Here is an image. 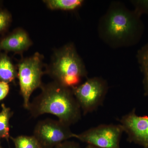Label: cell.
Returning a JSON list of instances; mask_svg holds the SVG:
<instances>
[{
  "label": "cell",
  "instance_id": "cell-5",
  "mask_svg": "<svg viewBox=\"0 0 148 148\" xmlns=\"http://www.w3.org/2000/svg\"><path fill=\"white\" fill-rule=\"evenodd\" d=\"M108 89V83L100 77L87 78L72 90L84 115L92 112L102 105Z\"/></svg>",
  "mask_w": 148,
  "mask_h": 148
},
{
  "label": "cell",
  "instance_id": "cell-14",
  "mask_svg": "<svg viewBox=\"0 0 148 148\" xmlns=\"http://www.w3.org/2000/svg\"><path fill=\"white\" fill-rule=\"evenodd\" d=\"M11 139L14 143L15 148H42L34 135H20Z\"/></svg>",
  "mask_w": 148,
  "mask_h": 148
},
{
  "label": "cell",
  "instance_id": "cell-13",
  "mask_svg": "<svg viewBox=\"0 0 148 148\" xmlns=\"http://www.w3.org/2000/svg\"><path fill=\"white\" fill-rule=\"evenodd\" d=\"M11 116L10 108L4 104L1 105L0 112V138L8 140L10 136L9 120Z\"/></svg>",
  "mask_w": 148,
  "mask_h": 148
},
{
  "label": "cell",
  "instance_id": "cell-12",
  "mask_svg": "<svg viewBox=\"0 0 148 148\" xmlns=\"http://www.w3.org/2000/svg\"><path fill=\"white\" fill-rule=\"evenodd\" d=\"M138 61L144 75V88L146 95H148V44L138 51Z\"/></svg>",
  "mask_w": 148,
  "mask_h": 148
},
{
  "label": "cell",
  "instance_id": "cell-16",
  "mask_svg": "<svg viewBox=\"0 0 148 148\" xmlns=\"http://www.w3.org/2000/svg\"><path fill=\"white\" fill-rule=\"evenodd\" d=\"M131 3L135 7V11L140 15L143 13L148 14V0L132 1Z\"/></svg>",
  "mask_w": 148,
  "mask_h": 148
},
{
  "label": "cell",
  "instance_id": "cell-8",
  "mask_svg": "<svg viewBox=\"0 0 148 148\" xmlns=\"http://www.w3.org/2000/svg\"><path fill=\"white\" fill-rule=\"evenodd\" d=\"M119 124L130 143L148 148V116H139L135 109L119 119Z\"/></svg>",
  "mask_w": 148,
  "mask_h": 148
},
{
  "label": "cell",
  "instance_id": "cell-2",
  "mask_svg": "<svg viewBox=\"0 0 148 148\" xmlns=\"http://www.w3.org/2000/svg\"><path fill=\"white\" fill-rule=\"evenodd\" d=\"M40 88V93L29 104L28 110L32 116L51 114L69 126L80 120L82 112L72 89L54 81Z\"/></svg>",
  "mask_w": 148,
  "mask_h": 148
},
{
  "label": "cell",
  "instance_id": "cell-3",
  "mask_svg": "<svg viewBox=\"0 0 148 148\" xmlns=\"http://www.w3.org/2000/svg\"><path fill=\"white\" fill-rule=\"evenodd\" d=\"M46 74L55 82L72 89L81 84L88 73L75 45L69 43L54 51Z\"/></svg>",
  "mask_w": 148,
  "mask_h": 148
},
{
  "label": "cell",
  "instance_id": "cell-17",
  "mask_svg": "<svg viewBox=\"0 0 148 148\" xmlns=\"http://www.w3.org/2000/svg\"><path fill=\"white\" fill-rule=\"evenodd\" d=\"M8 83L0 81V101L5 98L9 91Z\"/></svg>",
  "mask_w": 148,
  "mask_h": 148
},
{
  "label": "cell",
  "instance_id": "cell-7",
  "mask_svg": "<svg viewBox=\"0 0 148 148\" xmlns=\"http://www.w3.org/2000/svg\"><path fill=\"white\" fill-rule=\"evenodd\" d=\"M123 128L120 124H102L75 134L74 138L100 148H120Z\"/></svg>",
  "mask_w": 148,
  "mask_h": 148
},
{
  "label": "cell",
  "instance_id": "cell-20",
  "mask_svg": "<svg viewBox=\"0 0 148 148\" xmlns=\"http://www.w3.org/2000/svg\"><path fill=\"white\" fill-rule=\"evenodd\" d=\"M0 148H1V147H0Z\"/></svg>",
  "mask_w": 148,
  "mask_h": 148
},
{
  "label": "cell",
  "instance_id": "cell-4",
  "mask_svg": "<svg viewBox=\"0 0 148 148\" xmlns=\"http://www.w3.org/2000/svg\"><path fill=\"white\" fill-rule=\"evenodd\" d=\"M43 57L38 52L32 56L22 58L17 65V77L20 92L23 100V106L28 110L32 93L42 85V77L46 74L44 71Z\"/></svg>",
  "mask_w": 148,
  "mask_h": 148
},
{
  "label": "cell",
  "instance_id": "cell-6",
  "mask_svg": "<svg viewBox=\"0 0 148 148\" xmlns=\"http://www.w3.org/2000/svg\"><path fill=\"white\" fill-rule=\"evenodd\" d=\"M70 126L59 120L47 119L39 121L35 126L34 136L42 148H53L74 138Z\"/></svg>",
  "mask_w": 148,
  "mask_h": 148
},
{
  "label": "cell",
  "instance_id": "cell-19",
  "mask_svg": "<svg viewBox=\"0 0 148 148\" xmlns=\"http://www.w3.org/2000/svg\"><path fill=\"white\" fill-rule=\"evenodd\" d=\"M85 148H100L95 146L91 145H88Z\"/></svg>",
  "mask_w": 148,
  "mask_h": 148
},
{
  "label": "cell",
  "instance_id": "cell-15",
  "mask_svg": "<svg viewBox=\"0 0 148 148\" xmlns=\"http://www.w3.org/2000/svg\"><path fill=\"white\" fill-rule=\"evenodd\" d=\"M12 20L11 15L6 10H0V33L8 28Z\"/></svg>",
  "mask_w": 148,
  "mask_h": 148
},
{
  "label": "cell",
  "instance_id": "cell-1",
  "mask_svg": "<svg viewBox=\"0 0 148 148\" xmlns=\"http://www.w3.org/2000/svg\"><path fill=\"white\" fill-rule=\"evenodd\" d=\"M140 16L121 2H112L99 19L98 36L103 42L114 49L135 45L143 32Z\"/></svg>",
  "mask_w": 148,
  "mask_h": 148
},
{
  "label": "cell",
  "instance_id": "cell-10",
  "mask_svg": "<svg viewBox=\"0 0 148 148\" xmlns=\"http://www.w3.org/2000/svg\"><path fill=\"white\" fill-rule=\"evenodd\" d=\"M17 77V71L6 53L0 54V81L12 82Z\"/></svg>",
  "mask_w": 148,
  "mask_h": 148
},
{
  "label": "cell",
  "instance_id": "cell-11",
  "mask_svg": "<svg viewBox=\"0 0 148 148\" xmlns=\"http://www.w3.org/2000/svg\"><path fill=\"white\" fill-rule=\"evenodd\" d=\"M43 1L51 10L66 11L76 10L84 3L83 0H45Z\"/></svg>",
  "mask_w": 148,
  "mask_h": 148
},
{
  "label": "cell",
  "instance_id": "cell-9",
  "mask_svg": "<svg viewBox=\"0 0 148 148\" xmlns=\"http://www.w3.org/2000/svg\"><path fill=\"white\" fill-rule=\"evenodd\" d=\"M32 44V40L27 32L18 28L0 41V50L21 54L28 50Z\"/></svg>",
  "mask_w": 148,
  "mask_h": 148
},
{
  "label": "cell",
  "instance_id": "cell-18",
  "mask_svg": "<svg viewBox=\"0 0 148 148\" xmlns=\"http://www.w3.org/2000/svg\"><path fill=\"white\" fill-rule=\"evenodd\" d=\"M55 148H81L77 143L69 140L63 142L56 146Z\"/></svg>",
  "mask_w": 148,
  "mask_h": 148
}]
</instances>
